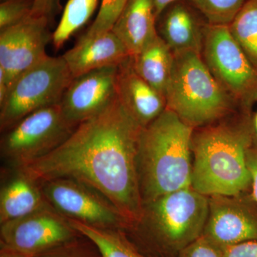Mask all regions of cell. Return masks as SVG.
Segmentation results:
<instances>
[{"mask_svg": "<svg viewBox=\"0 0 257 257\" xmlns=\"http://www.w3.org/2000/svg\"><path fill=\"white\" fill-rule=\"evenodd\" d=\"M49 19L30 16L0 32V83L8 88L47 57Z\"/></svg>", "mask_w": 257, "mask_h": 257, "instance_id": "cell-11", "label": "cell"}, {"mask_svg": "<svg viewBox=\"0 0 257 257\" xmlns=\"http://www.w3.org/2000/svg\"><path fill=\"white\" fill-rule=\"evenodd\" d=\"M67 219L74 229L94 243L101 257H154L139 249L124 230L96 227Z\"/></svg>", "mask_w": 257, "mask_h": 257, "instance_id": "cell-20", "label": "cell"}, {"mask_svg": "<svg viewBox=\"0 0 257 257\" xmlns=\"http://www.w3.org/2000/svg\"><path fill=\"white\" fill-rule=\"evenodd\" d=\"M137 73L165 96L173 70L175 55L160 35L132 57Z\"/></svg>", "mask_w": 257, "mask_h": 257, "instance_id": "cell-19", "label": "cell"}, {"mask_svg": "<svg viewBox=\"0 0 257 257\" xmlns=\"http://www.w3.org/2000/svg\"><path fill=\"white\" fill-rule=\"evenodd\" d=\"M118 66L95 69L72 79L60 101L70 122L78 126L116 99Z\"/></svg>", "mask_w": 257, "mask_h": 257, "instance_id": "cell-13", "label": "cell"}, {"mask_svg": "<svg viewBox=\"0 0 257 257\" xmlns=\"http://www.w3.org/2000/svg\"><path fill=\"white\" fill-rule=\"evenodd\" d=\"M0 257H30L23 253L17 252L8 248L1 247L0 250Z\"/></svg>", "mask_w": 257, "mask_h": 257, "instance_id": "cell-32", "label": "cell"}, {"mask_svg": "<svg viewBox=\"0 0 257 257\" xmlns=\"http://www.w3.org/2000/svg\"><path fill=\"white\" fill-rule=\"evenodd\" d=\"M73 78L62 56H47L24 72L0 103L1 131H8L34 111L60 103Z\"/></svg>", "mask_w": 257, "mask_h": 257, "instance_id": "cell-7", "label": "cell"}, {"mask_svg": "<svg viewBox=\"0 0 257 257\" xmlns=\"http://www.w3.org/2000/svg\"><path fill=\"white\" fill-rule=\"evenodd\" d=\"M8 170L11 174L0 190V224L28 215L48 204L37 181L21 169Z\"/></svg>", "mask_w": 257, "mask_h": 257, "instance_id": "cell-17", "label": "cell"}, {"mask_svg": "<svg viewBox=\"0 0 257 257\" xmlns=\"http://www.w3.org/2000/svg\"><path fill=\"white\" fill-rule=\"evenodd\" d=\"M165 98L167 109L193 130L241 111L209 72L202 54L197 52L175 54Z\"/></svg>", "mask_w": 257, "mask_h": 257, "instance_id": "cell-5", "label": "cell"}, {"mask_svg": "<svg viewBox=\"0 0 257 257\" xmlns=\"http://www.w3.org/2000/svg\"><path fill=\"white\" fill-rule=\"evenodd\" d=\"M202 57L239 110L252 113L257 103V67L232 36L229 25L207 23Z\"/></svg>", "mask_w": 257, "mask_h": 257, "instance_id": "cell-6", "label": "cell"}, {"mask_svg": "<svg viewBox=\"0 0 257 257\" xmlns=\"http://www.w3.org/2000/svg\"><path fill=\"white\" fill-rule=\"evenodd\" d=\"M2 1H3V0H2Z\"/></svg>", "mask_w": 257, "mask_h": 257, "instance_id": "cell-34", "label": "cell"}, {"mask_svg": "<svg viewBox=\"0 0 257 257\" xmlns=\"http://www.w3.org/2000/svg\"><path fill=\"white\" fill-rule=\"evenodd\" d=\"M184 0L167 8L159 17L157 31L161 38L175 54L194 52L202 54L207 22L201 21Z\"/></svg>", "mask_w": 257, "mask_h": 257, "instance_id": "cell-16", "label": "cell"}, {"mask_svg": "<svg viewBox=\"0 0 257 257\" xmlns=\"http://www.w3.org/2000/svg\"><path fill=\"white\" fill-rule=\"evenodd\" d=\"M82 236L50 204L23 217L0 224L1 247L30 257L40 256Z\"/></svg>", "mask_w": 257, "mask_h": 257, "instance_id": "cell-10", "label": "cell"}, {"mask_svg": "<svg viewBox=\"0 0 257 257\" xmlns=\"http://www.w3.org/2000/svg\"><path fill=\"white\" fill-rule=\"evenodd\" d=\"M253 126H254L255 133H256V135L257 137V112L256 113V114L253 115Z\"/></svg>", "mask_w": 257, "mask_h": 257, "instance_id": "cell-33", "label": "cell"}, {"mask_svg": "<svg viewBox=\"0 0 257 257\" xmlns=\"http://www.w3.org/2000/svg\"><path fill=\"white\" fill-rule=\"evenodd\" d=\"M77 126L64 116L60 103L38 109L5 132L2 157L10 168L26 167L60 147Z\"/></svg>", "mask_w": 257, "mask_h": 257, "instance_id": "cell-8", "label": "cell"}, {"mask_svg": "<svg viewBox=\"0 0 257 257\" xmlns=\"http://www.w3.org/2000/svg\"><path fill=\"white\" fill-rule=\"evenodd\" d=\"M229 28L235 40L257 67V0H246Z\"/></svg>", "mask_w": 257, "mask_h": 257, "instance_id": "cell-21", "label": "cell"}, {"mask_svg": "<svg viewBox=\"0 0 257 257\" xmlns=\"http://www.w3.org/2000/svg\"><path fill=\"white\" fill-rule=\"evenodd\" d=\"M193 131L175 112L167 109L143 128L137 156L143 204L191 187Z\"/></svg>", "mask_w": 257, "mask_h": 257, "instance_id": "cell-3", "label": "cell"}, {"mask_svg": "<svg viewBox=\"0 0 257 257\" xmlns=\"http://www.w3.org/2000/svg\"><path fill=\"white\" fill-rule=\"evenodd\" d=\"M157 22L152 0H128L111 31L133 57L158 36Z\"/></svg>", "mask_w": 257, "mask_h": 257, "instance_id": "cell-18", "label": "cell"}, {"mask_svg": "<svg viewBox=\"0 0 257 257\" xmlns=\"http://www.w3.org/2000/svg\"><path fill=\"white\" fill-rule=\"evenodd\" d=\"M143 130L116 97L54 151L18 169L38 182L70 178L91 186L119 209L130 229L143 211L137 171Z\"/></svg>", "mask_w": 257, "mask_h": 257, "instance_id": "cell-1", "label": "cell"}, {"mask_svg": "<svg viewBox=\"0 0 257 257\" xmlns=\"http://www.w3.org/2000/svg\"><path fill=\"white\" fill-rule=\"evenodd\" d=\"M34 0H3L0 5V30L31 16Z\"/></svg>", "mask_w": 257, "mask_h": 257, "instance_id": "cell-25", "label": "cell"}, {"mask_svg": "<svg viewBox=\"0 0 257 257\" xmlns=\"http://www.w3.org/2000/svg\"><path fill=\"white\" fill-rule=\"evenodd\" d=\"M252 113L239 111L193 131L191 187L204 195L251 191L246 154L256 133Z\"/></svg>", "mask_w": 257, "mask_h": 257, "instance_id": "cell-2", "label": "cell"}, {"mask_svg": "<svg viewBox=\"0 0 257 257\" xmlns=\"http://www.w3.org/2000/svg\"><path fill=\"white\" fill-rule=\"evenodd\" d=\"M246 0H189L211 25H229Z\"/></svg>", "mask_w": 257, "mask_h": 257, "instance_id": "cell-23", "label": "cell"}, {"mask_svg": "<svg viewBox=\"0 0 257 257\" xmlns=\"http://www.w3.org/2000/svg\"><path fill=\"white\" fill-rule=\"evenodd\" d=\"M98 0H68L62 18L52 35L54 46L60 49L69 37L92 17Z\"/></svg>", "mask_w": 257, "mask_h": 257, "instance_id": "cell-22", "label": "cell"}, {"mask_svg": "<svg viewBox=\"0 0 257 257\" xmlns=\"http://www.w3.org/2000/svg\"><path fill=\"white\" fill-rule=\"evenodd\" d=\"M223 252L224 257H257V241L226 246Z\"/></svg>", "mask_w": 257, "mask_h": 257, "instance_id": "cell-28", "label": "cell"}, {"mask_svg": "<svg viewBox=\"0 0 257 257\" xmlns=\"http://www.w3.org/2000/svg\"><path fill=\"white\" fill-rule=\"evenodd\" d=\"M208 212L207 196L189 187L143 204L140 219L125 232L158 257H177L204 234Z\"/></svg>", "mask_w": 257, "mask_h": 257, "instance_id": "cell-4", "label": "cell"}, {"mask_svg": "<svg viewBox=\"0 0 257 257\" xmlns=\"http://www.w3.org/2000/svg\"><path fill=\"white\" fill-rule=\"evenodd\" d=\"M62 57L74 78L95 69L119 65L130 55L111 30L90 38L80 37Z\"/></svg>", "mask_w": 257, "mask_h": 257, "instance_id": "cell-15", "label": "cell"}, {"mask_svg": "<svg viewBox=\"0 0 257 257\" xmlns=\"http://www.w3.org/2000/svg\"><path fill=\"white\" fill-rule=\"evenodd\" d=\"M246 163L251 179V192L257 200V137L255 136L252 145L246 154Z\"/></svg>", "mask_w": 257, "mask_h": 257, "instance_id": "cell-29", "label": "cell"}, {"mask_svg": "<svg viewBox=\"0 0 257 257\" xmlns=\"http://www.w3.org/2000/svg\"><path fill=\"white\" fill-rule=\"evenodd\" d=\"M179 1H182V0H152L154 5H155L157 20H158L159 17L162 14V13H163L167 8H169L171 5L174 4V3ZM187 1H189V0H187Z\"/></svg>", "mask_w": 257, "mask_h": 257, "instance_id": "cell-31", "label": "cell"}, {"mask_svg": "<svg viewBox=\"0 0 257 257\" xmlns=\"http://www.w3.org/2000/svg\"><path fill=\"white\" fill-rule=\"evenodd\" d=\"M116 86L119 101L142 127L167 109L165 96L137 73L131 56L118 66Z\"/></svg>", "mask_w": 257, "mask_h": 257, "instance_id": "cell-14", "label": "cell"}, {"mask_svg": "<svg viewBox=\"0 0 257 257\" xmlns=\"http://www.w3.org/2000/svg\"><path fill=\"white\" fill-rule=\"evenodd\" d=\"M45 200L67 219L84 224L124 230L127 221L112 202L91 186L70 178H56L39 182Z\"/></svg>", "mask_w": 257, "mask_h": 257, "instance_id": "cell-9", "label": "cell"}, {"mask_svg": "<svg viewBox=\"0 0 257 257\" xmlns=\"http://www.w3.org/2000/svg\"><path fill=\"white\" fill-rule=\"evenodd\" d=\"M84 236L72 242L36 257H101L97 248Z\"/></svg>", "mask_w": 257, "mask_h": 257, "instance_id": "cell-26", "label": "cell"}, {"mask_svg": "<svg viewBox=\"0 0 257 257\" xmlns=\"http://www.w3.org/2000/svg\"><path fill=\"white\" fill-rule=\"evenodd\" d=\"M204 234L224 248L257 241V200L251 191L212 195Z\"/></svg>", "mask_w": 257, "mask_h": 257, "instance_id": "cell-12", "label": "cell"}, {"mask_svg": "<svg viewBox=\"0 0 257 257\" xmlns=\"http://www.w3.org/2000/svg\"><path fill=\"white\" fill-rule=\"evenodd\" d=\"M58 5L59 0H34L32 16L50 19Z\"/></svg>", "mask_w": 257, "mask_h": 257, "instance_id": "cell-30", "label": "cell"}, {"mask_svg": "<svg viewBox=\"0 0 257 257\" xmlns=\"http://www.w3.org/2000/svg\"><path fill=\"white\" fill-rule=\"evenodd\" d=\"M177 257H224L223 248L206 235L186 246Z\"/></svg>", "mask_w": 257, "mask_h": 257, "instance_id": "cell-27", "label": "cell"}, {"mask_svg": "<svg viewBox=\"0 0 257 257\" xmlns=\"http://www.w3.org/2000/svg\"><path fill=\"white\" fill-rule=\"evenodd\" d=\"M128 0H101L99 13L94 23L81 38H90L111 31Z\"/></svg>", "mask_w": 257, "mask_h": 257, "instance_id": "cell-24", "label": "cell"}]
</instances>
